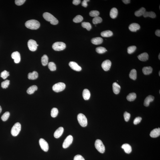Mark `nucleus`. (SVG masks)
Returning <instances> with one entry per match:
<instances>
[{
	"label": "nucleus",
	"instance_id": "f257e3e1",
	"mask_svg": "<svg viewBox=\"0 0 160 160\" xmlns=\"http://www.w3.org/2000/svg\"><path fill=\"white\" fill-rule=\"evenodd\" d=\"M25 25L27 28L32 30H36L39 27L40 23L37 20H30L27 21L25 23Z\"/></svg>",
	"mask_w": 160,
	"mask_h": 160
},
{
	"label": "nucleus",
	"instance_id": "f03ea898",
	"mask_svg": "<svg viewBox=\"0 0 160 160\" xmlns=\"http://www.w3.org/2000/svg\"><path fill=\"white\" fill-rule=\"evenodd\" d=\"M43 16L44 19L46 21L50 22L51 24L55 25L57 24L58 23L59 21L57 19L49 12H45L43 14Z\"/></svg>",
	"mask_w": 160,
	"mask_h": 160
},
{
	"label": "nucleus",
	"instance_id": "7ed1b4c3",
	"mask_svg": "<svg viewBox=\"0 0 160 160\" xmlns=\"http://www.w3.org/2000/svg\"><path fill=\"white\" fill-rule=\"evenodd\" d=\"M78 120L79 124L83 127L87 126L88 124V121L87 118L83 114L80 113L78 115Z\"/></svg>",
	"mask_w": 160,
	"mask_h": 160
},
{
	"label": "nucleus",
	"instance_id": "20e7f679",
	"mask_svg": "<svg viewBox=\"0 0 160 160\" xmlns=\"http://www.w3.org/2000/svg\"><path fill=\"white\" fill-rule=\"evenodd\" d=\"M21 124L19 122H17L12 127L11 130V134L14 137H16L21 131Z\"/></svg>",
	"mask_w": 160,
	"mask_h": 160
},
{
	"label": "nucleus",
	"instance_id": "39448f33",
	"mask_svg": "<svg viewBox=\"0 0 160 160\" xmlns=\"http://www.w3.org/2000/svg\"><path fill=\"white\" fill-rule=\"evenodd\" d=\"M95 145L96 149L99 152L103 153L105 152V146L102 142L100 140H96L95 141Z\"/></svg>",
	"mask_w": 160,
	"mask_h": 160
},
{
	"label": "nucleus",
	"instance_id": "423d86ee",
	"mask_svg": "<svg viewBox=\"0 0 160 160\" xmlns=\"http://www.w3.org/2000/svg\"><path fill=\"white\" fill-rule=\"evenodd\" d=\"M66 47V45L62 42H56L53 44L52 48L54 50L60 51L63 50Z\"/></svg>",
	"mask_w": 160,
	"mask_h": 160
},
{
	"label": "nucleus",
	"instance_id": "0eeeda50",
	"mask_svg": "<svg viewBox=\"0 0 160 160\" xmlns=\"http://www.w3.org/2000/svg\"><path fill=\"white\" fill-rule=\"evenodd\" d=\"M65 88V84L63 82H60L53 85L52 89L54 91L58 93L62 91Z\"/></svg>",
	"mask_w": 160,
	"mask_h": 160
},
{
	"label": "nucleus",
	"instance_id": "6e6552de",
	"mask_svg": "<svg viewBox=\"0 0 160 160\" xmlns=\"http://www.w3.org/2000/svg\"><path fill=\"white\" fill-rule=\"evenodd\" d=\"M39 143L41 148L45 152H47L49 149V145L48 143L43 138H41L39 140Z\"/></svg>",
	"mask_w": 160,
	"mask_h": 160
},
{
	"label": "nucleus",
	"instance_id": "1a4fd4ad",
	"mask_svg": "<svg viewBox=\"0 0 160 160\" xmlns=\"http://www.w3.org/2000/svg\"><path fill=\"white\" fill-rule=\"evenodd\" d=\"M37 45L35 41L32 39L29 40L28 42V48L30 51H35L37 50Z\"/></svg>",
	"mask_w": 160,
	"mask_h": 160
},
{
	"label": "nucleus",
	"instance_id": "9d476101",
	"mask_svg": "<svg viewBox=\"0 0 160 160\" xmlns=\"http://www.w3.org/2000/svg\"><path fill=\"white\" fill-rule=\"evenodd\" d=\"M73 139V137L72 136L70 135L68 136L63 142V148H66L68 147L72 144Z\"/></svg>",
	"mask_w": 160,
	"mask_h": 160
},
{
	"label": "nucleus",
	"instance_id": "9b49d317",
	"mask_svg": "<svg viewBox=\"0 0 160 160\" xmlns=\"http://www.w3.org/2000/svg\"><path fill=\"white\" fill-rule=\"evenodd\" d=\"M112 63L109 60H107L103 62L101 66L103 70L105 71H108L110 68Z\"/></svg>",
	"mask_w": 160,
	"mask_h": 160
},
{
	"label": "nucleus",
	"instance_id": "f8f14e48",
	"mask_svg": "<svg viewBox=\"0 0 160 160\" xmlns=\"http://www.w3.org/2000/svg\"><path fill=\"white\" fill-rule=\"evenodd\" d=\"M11 57L14 60L16 63H19L21 61V56L20 53L18 51L13 52L11 54Z\"/></svg>",
	"mask_w": 160,
	"mask_h": 160
},
{
	"label": "nucleus",
	"instance_id": "ddd939ff",
	"mask_svg": "<svg viewBox=\"0 0 160 160\" xmlns=\"http://www.w3.org/2000/svg\"><path fill=\"white\" fill-rule=\"evenodd\" d=\"M69 65L71 69L76 71H80L82 70V68L75 62H71L69 63Z\"/></svg>",
	"mask_w": 160,
	"mask_h": 160
},
{
	"label": "nucleus",
	"instance_id": "4468645a",
	"mask_svg": "<svg viewBox=\"0 0 160 160\" xmlns=\"http://www.w3.org/2000/svg\"><path fill=\"white\" fill-rule=\"evenodd\" d=\"M160 128H156L152 130L150 134L151 137L156 138L160 136Z\"/></svg>",
	"mask_w": 160,
	"mask_h": 160
},
{
	"label": "nucleus",
	"instance_id": "2eb2a0df",
	"mask_svg": "<svg viewBox=\"0 0 160 160\" xmlns=\"http://www.w3.org/2000/svg\"><path fill=\"white\" fill-rule=\"evenodd\" d=\"M140 28V26L138 23H133L130 25L129 29L130 31L132 32H136L139 30Z\"/></svg>",
	"mask_w": 160,
	"mask_h": 160
},
{
	"label": "nucleus",
	"instance_id": "dca6fc26",
	"mask_svg": "<svg viewBox=\"0 0 160 160\" xmlns=\"http://www.w3.org/2000/svg\"><path fill=\"white\" fill-rule=\"evenodd\" d=\"M64 131V129L62 127H60L55 131L54 134V137L55 138H59L63 134Z\"/></svg>",
	"mask_w": 160,
	"mask_h": 160
},
{
	"label": "nucleus",
	"instance_id": "f3484780",
	"mask_svg": "<svg viewBox=\"0 0 160 160\" xmlns=\"http://www.w3.org/2000/svg\"><path fill=\"white\" fill-rule=\"evenodd\" d=\"M154 98H154V96H152V95H149V96H147L144 101V105L146 107L149 106L150 103L151 102H152L154 100Z\"/></svg>",
	"mask_w": 160,
	"mask_h": 160
},
{
	"label": "nucleus",
	"instance_id": "a211bd4d",
	"mask_svg": "<svg viewBox=\"0 0 160 160\" xmlns=\"http://www.w3.org/2000/svg\"><path fill=\"white\" fill-rule=\"evenodd\" d=\"M138 58L140 60L143 62L147 61L148 59V55L146 53H144L138 55Z\"/></svg>",
	"mask_w": 160,
	"mask_h": 160
},
{
	"label": "nucleus",
	"instance_id": "6ab92c4d",
	"mask_svg": "<svg viewBox=\"0 0 160 160\" xmlns=\"http://www.w3.org/2000/svg\"><path fill=\"white\" fill-rule=\"evenodd\" d=\"M113 90L115 94H117L120 92L121 87L116 82H114L113 84Z\"/></svg>",
	"mask_w": 160,
	"mask_h": 160
},
{
	"label": "nucleus",
	"instance_id": "aec40b11",
	"mask_svg": "<svg viewBox=\"0 0 160 160\" xmlns=\"http://www.w3.org/2000/svg\"><path fill=\"white\" fill-rule=\"evenodd\" d=\"M121 147L122 149L124 150L125 152L127 154H130L132 150L131 146L129 144H123Z\"/></svg>",
	"mask_w": 160,
	"mask_h": 160
},
{
	"label": "nucleus",
	"instance_id": "412c9836",
	"mask_svg": "<svg viewBox=\"0 0 160 160\" xmlns=\"http://www.w3.org/2000/svg\"><path fill=\"white\" fill-rule=\"evenodd\" d=\"M91 43L95 45L101 44L103 42L102 38L100 37H97L93 38L91 39Z\"/></svg>",
	"mask_w": 160,
	"mask_h": 160
},
{
	"label": "nucleus",
	"instance_id": "4be33fe9",
	"mask_svg": "<svg viewBox=\"0 0 160 160\" xmlns=\"http://www.w3.org/2000/svg\"><path fill=\"white\" fill-rule=\"evenodd\" d=\"M38 73L36 71H33L32 72L29 73L28 74V78L31 80H35L38 78Z\"/></svg>",
	"mask_w": 160,
	"mask_h": 160
},
{
	"label": "nucleus",
	"instance_id": "5701e85b",
	"mask_svg": "<svg viewBox=\"0 0 160 160\" xmlns=\"http://www.w3.org/2000/svg\"><path fill=\"white\" fill-rule=\"evenodd\" d=\"M118 11L116 8H114L111 9L110 12V16L112 19H114L117 16Z\"/></svg>",
	"mask_w": 160,
	"mask_h": 160
},
{
	"label": "nucleus",
	"instance_id": "b1692460",
	"mask_svg": "<svg viewBox=\"0 0 160 160\" xmlns=\"http://www.w3.org/2000/svg\"><path fill=\"white\" fill-rule=\"evenodd\" d=\"M82 95L84 99L86 100H89L90 96V92L88 89H84Z\"/></svg>",
	"mask_w": 160,
	"mask_h": 160
},
{
	"label": "nucleus",
	"instance_id": "393cba45",
	"mask_svg": "<svg viewBox=\"0 0 160 160\" xmlns=\"http://www.w3.org/2000/svg\"><path fill=\"white\" fill-rule=\"evenodd\" d=\"M153 69L151 67H145L143 68L142 71L144 74L148 75L150 74L152 71Z\"/></svg>",
	"mask_w": 160,
	"mask_h": 160
},
{
	"label": "nucleus",
	"instance_id": "a878e982",
	"mask_svg": "<svg viewBox=\"0 0 160 160\" xmlns=\"http://www.w3.org/2000/svg\"><path fill=\"white\" fill-rule=\"evenodd\" d=\"M37 89L38 88L37 86L35 85H33L28 88L27 90V93L29 94H33L36 90H37Z\"/></svg>",
	"mask_w": 160,
	"mask_h": 160
},
{
	"label": "nucleus",
	"instance_id": "bb28decb",
	"mask_svg": "<svg viewBox=\"0 0 160 160\" xmlns=\"http://www.w3.org/2000/svg\"><path fill=\"white\" fill-rule=\"evenodd\" d=\"M146 9L144 7L141 8L139 10L136 11L135 12V15L136 16L139 17L144 15Z\"/></svg>",
	"mask_w": 160,
	"mask_h": 160
},
{
	"label": "nucleus",
	"instance_id": "cd10ccee",
	"mask_svg": "<svg viewBox=\"0 0 160 160\" xmlns=\"http://www.w3.org/2000/svg\"><path fill=\"white\" fill-rule=\"evenodd\" d=\"M113 33L110 30H107L103 31L101 33L102 37H110L113 35Z\"/></svg>",
	"mask_w": 160,
	"mask_h": 160
},
{
	"label": "nucleus",
	"instance_id": "c85d7f7f",
	"mask_svg": "<svg viewBox=\"0 0 160 160\" xmlns=\"http://www.w3.org/2000/svg\"><path fill=\"white\" fill-rule=\"evenodd\" d=\"M143 16L145 18L150 17L152 18H155L156 17V14L155 12L152 11H150L149 12L146 11Z\"/></svg>",
	"mask_w": 160,
	"mask_h": 160
},
{
	"label": "nucleus",
	"instance_id": "c756f323",
	"mask_svg": "<svg viewBox=\"0 0 160 160\" xmlns=\"http://www.w3.org/2000/svg\"><path fill=\"white\" fill-rule=\"evenodd\" d=\"M137 98L136 93H130L127 97V99L129 101H132L135 100Z\"/></svg>",
	"mask_w": 160,
	"mask_h": 160
},
{
	"label": "nucleus",
	"instance_id": "7c9ffc66",
	"mask_svg": "<svg viewBox=\"0 0 160 160\" xmlns=\"http://www.w3.org/2000/svg\"><path fill=\"white\" fill-rule=\"evenodd\" d=\"M129 77L130 79L135 80L137 77V71L135 69H133L130 71L129 74Z\"/></svg>",
	"mask_w": 160,
	"mask_h": 160
},
{
	"label": "nucleus",
	"instance_id": "2f4dec72",
	"mask_svg": "<svg viewBox=\"0 0 160 160\" xmlns=\"http://www.w3.org/2000/svg\"><path fill=\"white\" fill-rule=\"evenodd\" d=\"M48 58L47 55H44L41 58V62L43 65L46 66L48 64Z\"/></svg>",
	"mask_w": 160,
	"mask_h": 160
},
{
	"label": "nucleus",
	"instance_id": "473e14b6",
	"mask_svg": "<svg viewBox=\"0 0 160 160\" xmlns=\"http://www.w3.org/2000/svg\"><path fill=\"white\" fill-rule=\"evenodd\" d=\"M82 26L83 27L86 28L88 31L90 30L92 28L91 25L89 22H82Z\"/></svg>",
	"mask_w": 160,
	"mask_h": 160
},
{
	"label": "nucleus",
	"instance_id": "72a5a7b5",
	"mask_svg": "<svg viewBox=\"0 0 160 160\" xmlns=\"http://www.w3.org/2000/svg\"><path fill=\"white\" fill-rule=\"evenodd\" d=\"M58 113L59 111L58 109L55 108H53L51 111V116L53 118L56 117L57 116Z\"/></svg>",
	"mask_w": 160,
	"mask_h": 160
},
{
	"label": "nucleus",
	"instance_id": "f704fd0d",
	"mask_svg": "<svg viewBox=\"0 0 160 160\" xmlns=\"http://www.w3.org/2000/svg\"><path fill=\"white\" fill-rule=\"evenodd\" d=\"M102 21V19L101 17L98 16L95 17L93 20V23L94 24L101 23Z\"/></svg>",
	"mask_w": 160,
	"mask_h": 160
},
{
	"label": "nucleus",
	"instance_id": "c9c22d12",
	"mask_svg": "<svg viewBox=\"0 0 160 160\" xmlns=\"http://www.w3.org/2000/svg\"><path fill=\"white\" fill-rule=\"evenodd\" d=\"M48 67L51 71H55L56 69V65L53 62H50L48 63Z\"/></svg>",
	"mask_w": 160,
	"mask_h": 160
},
{
	"label": "nucleus",
	"instance_id": "e433bc0d",
	"mask_svg": "<svg viewBox=\"0 0 160 160\" xmlns=\"http://www.w3.org/2000/svg\"><path fill=\"white\" fill-rule=\"evenodd\" d=\"M96 51L97 53L99 54H102V53H105L107 51V50L105 47H99L96 48Z\"/></svg>",
	"mask_w": 160,
	"mask_h": 160
},
{
	"label": "nucleus",
	"instance_id": "4c0bfd02",
	"mask_svg": "<svg viewBox=\"0 0 160 160\" xmlns=\"http://www.w3.org/2000/svg\"><path fill=\"white\" fill-rule=\"evenodd\" d=\"M83 20V18L81 15H77L73 19V21L76 23L82 22Z\"/></svg>",
	"mask_w": 160,
	"mask_h": 160
},
{
	"label": "nucleus",
	"instance_id": "58836bf2",
	"mask_svg": "<svg viewBox=\"0 0 160 160\" xmlns=\"http://www.w3.org/2000/svg\"><path fill=\"white\" fill-rule=\"evenodd\" d=\"M10 115L9 112H5L2 116L1 118L3 121H5L8 120Z\"/></svg>",
	"mask_w": 160,
	"mask_h": 160
},
{
	"label": "nucleus",
	"instance_id": "ea45409f",
	"mask_svg": "<svg viewBox=\"0 0 160 160\" xmlns=\"http://www.w3.org/2000/svg\"><path fill=\"white\" fill-rule=\"evenodd\" d=\"M6 70H4L1 73L0 76L3 79H5L7 78V77L9 76V73Z\"/></svg>",
	"mask_w": 160,
	"mask_h": 160
},
{
	"label": "nucleus",
	"instance_id": "a19ab883",
	"mask_svg": "<svg viewBox=\"0 0 160 160\" xmlns=\"http://www.w3.org/2000/svg\"><path fill=\"white\" fill-rule=\"evenodd\" d=\"M137 49V47L135 46H132L129 47L128 48V53L129 54H131L134 52Z\"/></svg>",
	"mask_w": 160,
	"mask_h": 160
},
{
	"label": "nucleus",
	"instance_id": "79ce46f5",
	"mask_svg": "<svg viewBox=\"0 0 160 160\" xmlns=\"http://www.w3.org/2000/svg\"><path fill=\"white\" fill-rule=\"evenodd\" d=\"M10 84V80H6L2 82L1 83V87L4 89H6L8 87Z\"/></svg>",
	"mask_w": 160,
	"mask_h": 160
},
{
	"label": "nucleus",
	"instance_id": "37998d69",
	"mask_svg": "<svg viewBox=\"0 0 160 160\" xmlns=\"http://www.w3.org/2000/svg\"><path fill=\"white\" fill-rule=\"evenodd\" d=\"M100 14L99 12L97 11H92L89 13L91 17H95L98 16Z\"/></svg>",
	"mask_w": 160,
	"mask_h": 160
},
{
	"label": "nucleus",
	"instance_id": "c03bdc74",
	"mask_svg": "<svg viewBox=\"0 0 160 160\" xmlns=\"http://www.w3.org/2000/svg\"><path fill=\"white\" fill-rule=\"evenodd\" d=\"M124 117L125 121L126 122H128L130 120V113L127 112H125L124 114Z\"/></svg>",
	"mask_w": 160,
	"mask_h": 160
},
{
	"label": "nucleus",
	"instance_id": "a18cd8bd",
	"mask_svg": "<svg viewBox=\"0 0 160 160\" xmlns=\"http://www.w3.org/2000/svg\"><path fill=\"white\" fill-rule=\"evenodd\" d=\"M26 1L25 0H16L15 3L17 5L20 6L23 4Z\"/></svg>",
	"mask_w": 160,
	"mask_h": 160
},
{
	"label": "nucleus",
	"instance_id": "49530a36",
	"mask_svg": "<svg viewBox=\"0 0 160 160\" xmlns=\"http://www.w3.org/2000/svg\"><path fill=\"white\" fill-rule=\"evenodd\" d=\"M142 118L140 117H138L134 119L133 121V123L134 125H137L141 122Z\"/></svg>",
	"mask_w": 160,
	"mask_h": 160
},
{
	"label": "nucleus",
	"instance_id": "de8ad7c7",
	"mask_svg": "<svg viewBox=\"0 0 160 160\" xmlns=\"http://www.w3.org/2000/svg\"><path fill=\"white\" fill-rule=\"evenodd\" d=\"M74 160H85V159L81 155H78L74 156Z\"/></svg>",
	"mask_w": 160,
	"mask_h": 160
},
{
	"label": "nucleus",
	"instance_id": "09e8293b",
	"mask_svg": "<svg viewBox=\"0 0 160 160\" xmlns=\"http://www.w3.org/2000/svg\"><path fill=\"white\" fill-rule=\"evenodd\" d=\"M89 1V0H83V1L82 2V6L85 8L87 7V6H88L87 2Z\"/></svg>",
	"mask_w": 160,
	"mask_h": 160
},
{
	"label": "nucleus",
	"instance_id": "8fccbe9b",
	"mask_svg": "<svg viewBox=\"0 0 160 160\" xmlns=\"http://www.w3.org/2000/svg\"><path fill=\"white\" fill-rule=\"evenodd\" d=\"M81 3V0H74L73 1V3L74 5H78Z\"/></svg>",
	"mask_w": 160,
	"mask_h": 160
},
{
	"label": "nucleus",
	"instance_id": "3c124183",
	"mask_svg": "<svg viewBox=\"0 0 160 160\" xmlns=\"http://www.w3.org/2000/svg\"><path fill=\"white\" fill-rule=\"evenodd\" d=\"M155 35L156 36L158 37H160V30H156L155 32Z\"/></svg>",
	"mask_w": 160,
	"mask_h": 160
},
{
	"label": "nucleus",
	"instance_id": "603ef678",
	"mask_svg": "<svg viewBox=\"0 0 160 160\" xmlns=\"http://www.w3.org/2000/svg\"><path fill=\"white\" fill-rule=\"evenodd\" d=\"M122 1L125 4H127L130 3V0H122Z\"/></svg>",
	"mask_w": 160,
	"mask_h": 160
},
{
	"label": "nucleus",
	"instance_id": "864d4df0",
	"mask_svg": "<svg viewBox=\"0 0 160 160\" xmlns=\"http://www.w3.org/2000/svg\"><path fill=\"white\" fill-rule=\"evenodd\" d=\"M2 111V108L1 107L0 105V114L1 112Z\"/></svg>",
	"mask_w": 160,
	"mask_h": 160
},
{
	"label": "nucleus",
	"instance_id": "5fc2aeb1",
	"mask_svg": "<svg viewBox=\"0 0 160 160\" xmlns=\"http://www.w3.org/2000/svg\"><path fill=\"white\" fill-rule=\"evenodd\" d=\"M158 57H159V59L160 60V53L159 54Z\"/></svg>",
	"mask_w": 160,
	"mask_h": 160
},
{
	"label": "nucleus",
	"instance_id": "6e6d98bb",
	"mask_svg": "<svg viewBox=\"0 0 160 160\" xmlns=\"http://www.w3.org/2000/svg\"><path fill=\"white\" fill-rule=\"evenodd\" d=\"M159 76H160V71H159Z\"/></svg>",
	"mask_w": 160,
	"mask_h": 160
}]
</instances>
